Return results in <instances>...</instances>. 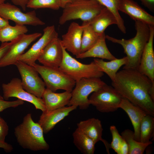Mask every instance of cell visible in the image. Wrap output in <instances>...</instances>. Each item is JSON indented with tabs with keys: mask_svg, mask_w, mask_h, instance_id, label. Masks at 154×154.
Returning <instances> with one entry per match:
<instances>
[{
	"mask_svg": "<svg viewBox=\"0 0 154 154\" xmlns=\"http://www.w3.org/2000/svg\"><path fill=\"white\" fill-rule=\"evenodd\" d=\"M42 35V34L40 33L25 34L11 42L9 48L0 60V68L15 65L18 57L24 53L30 44Z\"/></svg>",
	"mask_w": 154,
	"mask_h": 154,
	"instance_id": "12",
	"label": "cell"
},
{
	"mask_svg": "<svg viewBox=\"0 0 154 154\" xmlns=\"http://www.w3.org/2000/svg\"><path fill=\"white\" fill-rule=\"evenodd\" d=\"M4 99L6 100L10 98L15 97L33 104L37 110L45 112L46 109L42 98H38L28 92L23 88L21 80L18 78H13L7 84L3 83L2 85Z\"/></svg>",
	"mask_w": 154,
	"mask_h": 154,
	"instance_id": "10",
	"label": "cell"
},
{
	"mask_svg": "<svg viewBox=\"0 0 154 154\" xmlns=\"http://www.w3.org/2000/svg\"><path fill=\"white\" fill-rule=\"evenodd\" d=\"M63 56V47L60 40L58 37L50 42L37 60L44 66L59 68L62 60Z\"/></svg>",
	"mask_w": 154,
	"mask_h": 154,
	"instance_id": "15",
	"label": "cell"
},
{
	"mask_svg": "<svg viewBox=\"0 0 154 154\" xmlns=\"http://www.w3.org/2000/svg\"><path fill=\"white\" fill-rule=\"evenodd\" d=\"M109 9L115 16L119 29L123 33H126V29L123 19L119 12L118 6L119 0H96Z\"/></svg>",
	"mask_w": 154,
	"mask_h": 154,
	"instance_id": "30",
	"label": "cell"
},
{
	"mask_svg": "<svg viewBox=\"0 0 154 154\" xmlns=\"http://www.w3.org/2000/svg\"><path fill=\"white\" fill-rule=\"evenodd\" d=\"M106 84L98 78H83L76 82L68 105L76 106L82 110L87 109L90 105L89 96Z\"/></svg>",
	"mask_w": 154,
	"mask_h": 154,
	"instance_id": "7",
	"label": "cell"
},
{
	"mask_svg": "<svg viewBox=\"0 0 154 154\" xmlns=\"http://www.w3.org/2000/svg\"><path fill=\"white\" fill-rule=\"evenodd\" d=\"M119 108L123 110L129 117L134 129V139L140 141V129L142 118L147 114L143 110L126 99L123 98Z\"/></svg>",
	"mask_w": 154,
	"mask_h": 154,
	"instance_id": "21",
	"label": "cell"
},
{
	"mask_svg": "<svg viewBox=\"0 0 154 154\" xmlns=\"http://www.w3.org/2000/svg\"><path fill=\"white\" fill-rule=\"evenodd\" d=\"M15 5L19 6L24 11H25L28 0H11Z\"/></svg>",
	"mask_w": 154,
	"mask_h": 154,
	"instance_id": "38",
	"label": "cell"
},
{
	"mask_svg": "<svg viewBox=\"0 0 154 154\" xmlns=\"http://www.w3.org/2000/svg\"><path fill=\"white\" fill-rule=\"evenodd\" d=\"M73 143L77 148L84 154H93L96 143L77 128L72 133Z\"/></svg>",
	"mask_w": 154,
	"mask_h": 154,
	"instance_id": "25",
	"label": "cell"
},
{
	"mask_svg": "<svg viewBox=\"0 0 154 154\" xmlns=\"http://www.w3.org/2000/svg\"><path fill=\"white\" fill-rule=\"evenodd\" d=\"M142 3L150 11H154V0H140Z\"/></svg>",
	"mask_w": 154,
	"mask_h": 154,
	"instance_id": "37",
	"label": "cell"
},
{
	"mask_svg": "<svg viewBox=\"0 0 154 154\" xmlns=\"http://www.w3.org/2000/svg\"><path fill=\"white\" fill-rule=\"evenodd\" d=\"M71 96L70 91L57 93L46 88L42 97L46 109L44 112H48L68 105Z\"/></svg>",
	"mask_w": 154,
	"mask_h": 154,
	"instance_id": "20",
	"label": "cell"
},
{
	"mask_svg": "<svg viewBox=\"0 0 154 154\" xmlns=\"http://www.w3.org/2000/svg\"><path fill=\"white\" fill-rule=\"evenodd\" d=\"M28 31L25 25L15 24L12 26L9 24L0 29V42L3 43L12 41Z\"/></svg>",
	"mask_w": 154,
	"mask_h": 154,
	"instance_id": "26",
	"label": "cell"
},
{
	"mask_svg": "<svg viewBox=\"0 0 154 154\" xmlns=\"http://www.w3.org/2000/svg\"><path fill=\"white\" fill-rule=\"evenodd\" d=\"M110 129L112 137V140L110 144L111 148L113 149L117 154H119L120 148L123 138L119 133L115 126H110Z\"/></svg>",
	"mask_w": 154,
	"mask_h": 154,
	"instance_id": "32",
	"label": "cell"
},
{
	"mask_svg": "<svg viewBox=\"0 0 154 154\" xmlns=\"http://www.w3.org/2000/svg\"><path fill=\"white\" fill-rule=\"evenodd\" d=\"M9 24V21L0 16V29Z\"/></svg>",
	"mask_w": 154,
	"mask_h": 154,
	"instance_id": "40",
	"label": "cell"
},
{
	"mask_svg": "<svg viewBox=\"0 0 154 154\" xmlns=\"http://www.w3.org/2000/svg\"><path fill=\"white\" fill-rule=\"evenodd\" d=\"M76 0H60L61 8H63L67 4Z\"/></svg>",
	"mask_w": 154,
	"mask_h": 154,
	"instance_id": "41",
	"label": "cell"
},
{
	"mask_svg": "<svg viewBox=\"0 0 154 154\" xmlns=\"http://www.w3.org/2000/svg\"><path fill=\"white\" fill-rule=\"evenodd\" d=\"M135 22L136 33L133 38L129 39H119L106 35V39L120 44L123 48L127 60L123 69L138 70L142 53L149 38V26L139 21Z\"/></svg>",
	"mask_w": 154,
	"mask_h": 154,
	"instance_id": "2",
	"label": "cell"
},
{
	"mask_svg": "<svg viewBox=\"0 0 154 154\" xmlns=\"http://www.w3.org/2000/svg\"><path fill=\"white\" fill-rule=\"evenodd\" d=\"M106 35L103 33L100 38L91 48L86 51L76 56L78 58L83 59L88 57H94L109 60L116 58L110 52L106 42Z\"/></svg>",
	"mask_w": 154,
	"mask_h": 154,
	"instance_id": "22",
	"label": "cell"
},
{
	"mask_svg": "<svg viewBox=\"0 0 154 154\" xmlns=\"http://www.w3.org/2000/svg\"><path fill=\"white\" fill-rule=\"evenodd\" d=\"M127 60L126 56L121 58H116L108 62L98 58L94 59L93 61L101 71L106 73L112 81L113 82L115 80L118 70L121 66L125 64Z\"/></svg>",
	"mask_w": 154,
	"mask_h": 154,
	"instance_id": "24",
	"label": "cell"
},
{
	"mask_svg": "<svg viewBox=\"0 0 154 154\" xmlns=\"http://www.w3.org/2000/svg\"><path fill=\"white\" fill-rule=\"evenodd\" d=\"M63 50L62 60L59 68L76 82L83 78H100L104 75L94 61L89 64L82 63L72 57L63 47Z\"/></svg>",
	"mask_w": 154,
	"mask_h": 154,
	"instance_id": "5",
	"label": "cell"
},
{
	"mask_svg": "<svg viewBox=\"0 0 154 154\" xmlns=\"http://www.w3.org/2000/svg\"><path fill=\"white\" fill-rule=\"evenodd\" d=\"M9 130L7 122L0 117V141L5 142V137Z\"/></svg>",
	"mask_w": 154,
	"mask_h": 154,
	"instance_id": "34",
	"label": "cell"
},
{
	"mask_svg": "<svg viewBox=\"0 0 154 154\" xmlns=\"http://www.w3.org/2000/svg\"><path fill=\"white\" fill-rule=\"evenodd\" d=\"M129 148L128 144L123 138L120 148L119 154H129Z\"/></svg>",
	"mask_w": 154,
	"mask_h": 154,
	"instance_id": "36",
	"label": "cell"
},
{
	"mask_svg": "<svg viewBox=\"0 0 154 154\" xmlns=\"http://www.w3.org/2000/svg\"><path fill=\"white\" fill-rule=\"evenodd\" d=\"M44 131L38 122L27 114L22 122L14 128V133L19 144L23 148L33 151H47L49 145L44 137Z\"/></svg>",
	"mask_w": 154,
	"mask_h": 154,
	"instance_id": "3",
	"label": "cell"
},
{
	"mask_svg": "<svg viewBox=\"0 0 154 154\" xmlns=\"http://www.w3.org/2000/svg\"><path fill=\"white\" fill-rule=\"evenodd\" d=\"M3 97L0 95V112L10 108H16L23 104L24 101L18 99L12 101L5 100Z\"/></svg>",
	"mask_w": 154,
	"mask_h": 154,
	"instance_id": "33",
	"label": "cell"
},
{
	"mask_svg": "<svg viewBox=\"0 0 154 154\" xmlns=\"http://www.w3.org/2000/svg\"><path fill=\"white\" fill-rule=\"evenodd\" d=\"M83 28L77 23H71L60 40L62 46L76 56L81 53Z\"/></svg>",
	"mask_w": 154,
	"mask_h": 154,
	"instance_id": "14",
	"label": "cell"
},
{
	"mask_svg": "<svg viewBox=\"0 0 154 154\" xmlns=\"http://www.w3.org/2000/svg\"><path fill=\"white\" fill-rule=\"evenodd\" d=\"M27 7L34 9L48 8L57 10L61 8L60 0H28Z\"/></svg>",
	"mask_w": 154,
	"mask_h": 154,
	"instance_id": "31",
	"label": "cell"
},
{
	"mask_svg": "<svg viewBox=\"0 0 154 154\" xmlns=\"http://www.w3.org/2000/svg\"><path fill=\"white\" fill-rule=\"evenodd\" d=\"M33 66L41 76L46 88L55 92L58 90L71 92L76 81L60 70L35 63Z\"/></svg>",
	"mask_w": 154,
	"mask_h": 154,
	"instance_id": "6",
	"label": "cell"
},
{
	"mask_svg": "<svg viewBox=\"0 0 154 154\" xmlns=\"http://www.w3.org/2000/svg\"><path fill=\"white\" fill-rule=\"evenodd\" d=\"M15 65L21 76L23 89L36 97L42 98L45 86L37 71L33 66L19 61H17Z\"/></svg>",
	"mask_w": 154,
	"mask_h": 154,
	"instance_id": "9",
	"label": "cell"
},
{
	"mask_svg": "<svg viewBox=\"0 0 154 154\" xmlns=\"http://www.w3.org/2000/svg\"><path fill=\"white\" fill-rule=\"evenodd\" d=\"M77 107L70 106L56 109L48 112H42L38 121L45 133H47L52 129L59 122L68 116Z\"/></svg>",
	"mask_w": 154,
	"mask_h": 154,
	"instance_id": "18",
	"label": "cell"
},
{
	"mask_svg": "<svg viewBox=\"0 0 154 154\" xmlns=\"http://www.w3.org/2000/svg\"><path fill=\"white\" fill-rule=\"evenodd\" d=\"M0 16L7 20L13 21L15 24L33 26L45 24L37 17L35 11L23 13L16 6L9 3L0 4Z\"/></svg>",
	"mask_w": 154,
	"mask_h": 154,
	"instance_id": "11",
	"label": "cell"
},
{
	"mask_svg": "<svg viewBox=\"0 0 154 154\" xmlns=\"http://www.w3.org/2000/svg\"><path fill=\"white\" fill-rule=\"evenodd\" d=\"M118 9L135 21H139L149 26H154V17L133 0H119Z\"/></svg>",
	"mask_w": 154,
	"mask_h": 154,
	"instance_id": "16",
	"label": "cell"
},
{
	"mask_svg": "<svg viewBox=\"0 0 154 154\" xmlns=\"http://www.w3.org/2000/svg\"><path fill=\"white\" fill-rule=\"evenodd\" d=\"M82 25L83 28L81 53L86 51L91 48L96 43L103 34H100L96 33L86 22H83Z\"/></svg>",
	"mask_w": 154,
	"mask_h": 154,
	"instance_id": "28",
	"label": "cell"
},
{
	"mask_svg": "<svg viewBox=\"0 0 154 154\" xmlns=\"http://www.w3.org/2000/svg\"><path fill=\"white\" fill-rule=\"evenodd\" d=\"M112 85L121 96L154 116V83L138 70L118 71Z\"/></svg>",
	"mask_w": 154,
	"mask_h": 154,
	"instance_id": "1",
	"label": "cell"
},
{
	"mask_svg": "<svg viewBox=\"0 0 154 154\" xmlns=\"http://www.w3.org/2000/svg\"><path fill=\"white\" fill-rule=\"evenodd\" d=\"M86 23L95 32L100 34L104 33L105 29L109 25L117 24L115 16L105 7L91 21Z\"/></svg>",
	"mask_w": 154,
	"mask_h": 154,
	"instance_id": "23",
	"label": "cell"
},
{
	"mask_svg": "<svg viewBox=\"0 0 154 154\" xmlns=\"http://www.w3.org/2000/svg\"><path fill=\"white\" fill-rule=\"evenodd\" d=\"M123 98L113 87L106 84L93 92L89 100L99 112L109 113L119 108Z\"/></svg>",
	"mask_w": 154,
	"mask_h": 154,
	"instance_id": "8",
	"label": "cell"
},
{
	"mask_svg": "<svg viewBox=\"0 0 154 154\" xmlns=\"http://www.w3.org/2000/svg\"><path fill=\"white\" fill-rule=\"evenodd\" d=\"M11 43V42L2 43L0 46V60L8 50Z\"/></svg>",
	"mask_w": 154,
	"mask_h": 154,
	"instance_id": "35",
	"label": "cell"
},
{
	"mask_svg": "<svg viewBox=\"0 0 154 154\" xmlns=\"http://www.w3.org/2000/svg\"><path fill=\"white\" fill-rule=\"evenodd\" d=\"M150 35L142 53L138 70L154 83V26H149Z\"/></svg>",
	"mask_w": 154,
	"mask_h": 154,
	"instance_id": "17",
	"label": "cell"
},
{
	"mask_svg": "<svg viewBox=\"0 0 154 154\" xmlns=\"http://www.w3.org/2000/svg\"><path fill=\"white\" fill-rule=\"evenodd\" d=\"M3 149L6 152L9 153L12 151L13 149L12 146L5 141H0V148Z\"/></svg>",
	"mask_w": 154,
	"mask_h": 154,
	"instance_id": "39",
	"label": "cell"
},
{
	"mask_svg": "<svg viewBox=\"0 0 154 154\" xmlns=\"http://www.w3.org/2000/svg\"><path fill=\"white\" fill-rule=\"evenodd\" d=\"M121 136L128 144L129 154H143L146 148L152 143L151 141L143 143L137 141L134 139L133 131L129 129L124 130Z\"/></svg>",
	"mask_w": 154,
	"mask_h": 154,
	"instance_id": "27",
	"label": "cell"
},
{
	"mask_svg": "<svg viewBox=\"0 0 154 154\" xmlns=\"http://www.w3.org/2000/svg\"><path fill=\"white\" fill-rule=\"evenodd\" d=\"M6 0H0V4L5 3Z\"/></svg>",
	"mask_w": 154,
	"mask_h": 154,
	"instance_id": "42",
	"label": "cell"
},
{
	"mask_svg": "<svg viewBox=\"0 0 154 154\" xmlns=\"http://www.w3.org/2000/svg\"><path fill=\"white\" fill-rule=\"evenodd\" d=\"M105 7L96 0H76L63 8L59 24L63 25L67 21L76 19L88 22Z\"/></svg>",
	"mask_w": 154,
	"mask_h": 154,
	"instance_id": "4",
	"label": "cell"
},
{
	"mask_svg": "<svg viewBox=\"0 0 154 154\" xmlns=\"http://www.w3.org/2000/svg\"><path fill=\"white\" fill-rule=\"evenodd\" d=\"M40 38L26 52L18 57V61L33 66L42 54L47 44L54 38L58 37L54 25L44 28Z\"/></svg>",
	"mask_w": 154,
	"mask_h": 154,
	"instance_id": "13",
	"label": "cell"
},
{
	"mask_svg": "<svg viewBox=\"0 0 154 154\" xmlns=\"http://www.w3.org/2000/svg\"><path fill=\"white\" fill-rule=\"evenodd\" d=\"M154 116L146 114L142 118L140 129V141L147 143L154 135Z\"/></svg>",
	"mask_w": 154,
	"mask_h": 154,
	"instance_id": "29",
	"label": "cell"
},
{
	"mask_svg": "<svg viewBox=\"0 0 154 154\" xmlns=\"http://www.w3.org/2000/svg\"><path fill=\"white\" fill-rule=\"evenodd\" d=\"M77 128L92 139L96 143L101 141L105 146L106 151L110 154V145L102 138L103 129L101 121L92 118L82 121L77 124Z\"/></svg>",
	"mask_w": 154,
	"mask_h": 154,
	"instance_id": "19",
	"label": "cell"
}]
</instances>
